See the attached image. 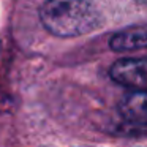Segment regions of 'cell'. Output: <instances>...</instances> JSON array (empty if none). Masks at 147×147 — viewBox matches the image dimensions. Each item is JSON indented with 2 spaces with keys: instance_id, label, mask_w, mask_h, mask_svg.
Instances as JSON below:
<instances>
[{
  "instance_id": "obj_1",
  "label": "cell",
  "mask_w": 147,
  "mask_h": 147,
  "mask_svg": "<svg viewBox=\"0 0 147 147\" xmlns=\"http://www.w3.org/2000/svg\"><path fill=\"white\" fill-rule=\"evenodd\" d=\"M40 21L49 33L60 38L87 35L106 22L93 0H46L40 8Z\"/></svg>"
},
{
  "instance_id": "obj_2",
  "label": "cell",
  "mask_w": 147,
  "mask_h": 147,
  "mask_svg": "<svg viewBox=\"0 0 147 147\" xmlns=\"http://www.w3.org/2000/svg\"><path fill=\"white\" fill-rule=\"evenodd\" d=\"M109 76L119 86L147 90V57H122L109 68Z\"/></svg>"
},
{
  "instance_id": "obj_3",
  "label": "cell",
  "mask_w": 147,
  "mask_h": 147,
  "mask_svg": "<svg viewBox=\"0 0 147 147\" xmlns=\"http://www.w3.org/2000/svg\"><path fill=\"white\" fill-rule=\"evenodd\" d=\"M109 49L117 54L147 49V24H136L112 33L109 38Z\"/></svg>"
},
{
  "instance_id": "obj_4",
  "label": "cell",
  "mask_w": 147,
  "mask_h": 147,
  "mask_svg": "<svg viewBox=\"0 0 147 147\" xmlns=\"http://www.w3.org/2000/svg\"><path fill=\"white\" fill-rule=\"evenodd\" d=\"M119 114L131 125L147 127V90H131L119 101Z\"/></svg>"
},
{
  "instance_id": "obj_5",
  "label": "cell",
  "mask_w": 147,
  "mask_h": 147,
  "mask_svg": "<svg viewBox=\"0 0 147 147\" xmlns=\"http://www.w3.org/2000/svg\"><path fill=\"white\" fill-rule=\"evenodd\" d=\"M133 2L138 5H147V0H133Z\"/></svg>"
}]
</instances>
